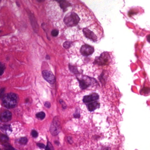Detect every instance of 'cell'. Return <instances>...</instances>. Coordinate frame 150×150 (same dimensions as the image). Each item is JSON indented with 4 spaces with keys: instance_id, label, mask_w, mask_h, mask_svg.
I'll use <instances>...</instances> for the list:
<instances>
[{
    "instance_id": "26",
    "label": "cell",
    "mask_w": 150,
    "mask_h": 150,
    "mask_svg": "<svg viewBox=\"0 0 150 150\" xmlns=\"http://www.w3.org/2000/svg\"><path fill=\"white\" fill-rule=\"evenodd\" d=\"M68 142L70 143H72V138L71 137H68Z\"/></svg>"
},
{
    "instance_id": "23",
    "label": "cell",
    "mask_w": 150,
    "mask_h": 150,
    "mask_svg": "<svg viewBox=\"0 0 150 150\" xmlns=\"http://www.w3.org/2000/svg\"><path fill=\"white\" fill-rule=\"evenodd\" d=\"M37 145L39 147L42 148H44L45 147V145H44V144H41V143H38V144H37Z\"/></svg>"
},
{
    "instance_id": "19",
    "label": "cell",
    "mask_w": 150,
    "mask_h": 150,
    "mask_svg": "<svg viewBox=\"0 0 150 150\" xmlns=\"http://www.w3.org/2000/svg\"><path fill=\"white\" fill-rule=\"evenodd\" d=\"M45 150H54L52 144L49 142L47 144V146L45 147Z\"/></svg>"
},
{
    "instance_id": "24",
    "label": "cell",
    "mask_w": 150,
    "mask_h": 150,
    "mask_svg": "<svg viewBox=\"0 0 150 150\" xmlns=\"http://www.w3.org/2000/svg\"><path fill=\"white\" fill-rule=\"evenodd\" d=\"M44 106L47 107V108H49L51 106V104L49 102H46L44 104Z\"/></svg>"
},
{
    "instance_id": "3",
    "label": "cell",
    "mask_w": 150,
    "mask_h": 150,
    "mask_svg": "<svg viewBox=\"0 0 150 150\" xmlns=\"http://www.w3.org/2000/svg\"><path fill=\"white\" fill-rule=\"evenodd\" d=\"M110 60L109 53L104 52L102 53L99 57H97L94 61V64L100 66H104L108 64Z\"/></svg>"
},
{
    "instance_id": "1",
    "label": "cell",
    "mask_w": 150,
    "mask_h": 150,
    "mask_svg": "<svg viewBox=\"0 0 150 150\" xmlns=\"http://www.w3.org/2000/svg\"><path fill=\"white\" fill-rule=\"evenodd\" d=\"M19 98L17 94L14 93H9L4 96L2 98V103L4 106L8 108H13L18 103Z\"/></svg>"
},
{
    "instance_id": "11",
    "label": "cell",
    "mask_w": 150,
    "mask_h": 150,
    "mask_svg": "<svg viewBox=\"0 0 150 150\" xmlns=\"http://www.w3.org/2000/svg\"><path fill=\"white\" fill-rule=\"evenodd\" d=\"M78 81L79 83V85L80 87L82 89H84L86 88H87L88 87L89 85H90V83H89V82L87 81L86 80H79L78 79Z\"/></svg>"
},
{
    "instance_id": "13",
    "label": "cell",
    "mask_w": 150,
    "mask_h": 150,
    "mask_svg": "<svg viewBox=\"0 0 150 150\" xmlns=\"http://www.w3.org/2000/svg\"><path fill=\"white\" fill-rule=\"evenodd\" d=\"M0 128L3 131H11V127L9 125H2L0 126Z\"/></svg>"
},
{
    "instance_id": "28",
    "label": "cell",
    "mask_w": 150,
    "mask_h": 150,
    "mask_svg": "<svg viewBox=\"0 0 150 150\" xmlns=\"http://www.w3.org/2000/svg\"></svg>"
},
{
    "instance_id": "20",
    "label": "cell",
    "mask_w": 150,
    "mask_h": 150,
    "mask_svg": "<svg viewBox=\"0 0 150 150\" xmlns=\"http://www.w3.org/2000/svg\"><path fill=\"white\" fill-rule=\"evenodd\" d=\"M51 35L53 36V37H56L58 36V35H59V31L58 30L55 29L53 30L51 32Z\"/></svg>"
},
{
    "instance_id": "12",
    "label": "cell",
    "mask_w": 150,
    "mask_h": 150,
    "mask_svg": "<svg viewBox=\"0 0 150 150\" xmlns=\"http://www.w3.org/2000/svg\"><path fill=\"white\" fill-rule=\"evenodd\" d=\"M0 141L3 143H6L9 141V137L4 134H0Z\"/></svg>"
},
{
    "instance_id": "18",
    "label": "cell",
    "mask_w": 150,
    "mask_h": 150,
    "mask_svg": "<svg viewBox=\"0 0 150 150\" xmlns=\"http://www.w3.org/2000/svg\"><path fill=\"white\" fill-rule=\"evenodd\" d=\"M4 149L5 150H15L11 145L9 144H6L4 145Z\"/></svg>"
},
{
    "instance_id": "25",
    "label": "cell",
    "mask_w": 150,
    "mask_h": 150,
    "mask_svg": "<svg viewBox=\"0 0 150 150\" xmlns=\"http://www.w3.org/2000/svg\"><path fill=\"white\" fill-rule=\"evenodd\" d=\"M74 117L76 118H79L80 117V115L79 114H75L74 115Z\"/></svg>"
},
{
    "instance_id": "5",
    "label": "cell",
    "mask_w": 150,
    "mask_h": 150,
    "mask_svg": "<svg viewBox=\"0 0 150 150\" xmlns=\"http://www.w3.org/2000/svg\"><path fill=\"white\" fill-rule=\"evenodd\" d=\"M94 52L93 47L86 44L82 45L80 49V53L83 56H90Z\"/></svg>"
},
{
    "instance_id": "17",
    "label": "cell",
    "mask_w": 150,
    "mask_h": 150,
    "mask_svg": "<svg viewBox=\"0 0 150 150\" xmlns=\"http://www.w3.org/2000/svg\"><path fill=\"white\" fill-rule=\"evenodd\" d=\"M71 42L66 41L63 44V46L65 49H69V48L70 47L71 45Z\"/></svg>"
},
{
    "instance_id": "27",
    "label": "cell",
    "mask_w": 150,
    "mask_h": 150,
    "mask_svg": "<svg viewBox=\"0 0 150 150\" xmlns=\"http://www.w3.org/2000/svg\"></svg>"
},
{
    "instance_id": "21",
    "label": "cell",
    "mask_w": 150,
    "mask_h": 150,
    "mask_svg": "<svg viewBox=\"0 0 150 150\" xmlns=\"http://www.w3.org/2000/svg\"><path fill=\"white\" fill-rule=\"evenodd\" d=\"M31 135L33 137L35 138L37 137L38 136V132L35 130H33L32 131Z\"/></svg>"
},
{
    "instance_id": "6",
    "label": "cell",
    "mask_w": 150,
    "mask_h": 150,
    "mask_svg": "<svg viewBox=\"0 0 150 150\" xmlns=\"http://www.w3.org/2000/svg\"><path fill=\"white\" fill-rule=\"evenodd\" d=\"M83 32L85 37L92 41L96 42L97 40V37L94 32L91 31L88 28H85L83 29Z\"/></svg>"
},
{
    "instance_id": "7",
    "label": "cell",
    "mask_w": 150,
    "mask_h": 150,
    "mask_svg": "<svg viewBox=\"0 0 150 150\" xmlns=\"http://www.w3.org/2000/svg\"><path fill=\"white\" fill-rule=\"evenodd\" d=\"M42 76L44 79L50 84H53L55 81V77L52 72L48 71H44L42 72Z\"/></svg>"
},
{
    "instance_id": "22",
    "label": "cell",
    "mask_w": 150,
    "mask_h": 150,
    "mask_svg": "<svg viewBox=\"0 0 150 150\" xmlns=\"http://www.w3.org/2000/svg\"><path fill=\"white\" fill-rule=\"evenodd\" d=\"M4 91V88H0V98L3 96Z\"/></svg>"
},
{
    "instance_id": "14",
    "label": "cell",
    "mask_w": 150,
    "mask_h": 150,
    "mask_svg": "<svg viewBox=\"0 0 150 150\" xmlns=\"http://www.w3.org/2000/svg\"><path fill=\"white\" fill-rule=\"evenodd\" d=\"M36 117L41 119H43L45 117V114L44 112H40L36 115Z\"/></svg>"
},
{
    "instance_id": "15",
    "label": "cell",
    "mask_w": 150,
    "mask_h": 150,
    "mask_svg": "<svg viewBox=\"0 0 150 150\" xmlns=\"http://www.w3.org/2000/svg\"><path fill=\"white\" fill-rule=\"evenodd\" d=\"M5 65L2 63H0V75H2L4 72Z\"/></svg>"
},
{
    "instance_id": "2",
    "label": "cell",
    "mask_w": 150,
    "mask_h": 150,
    "mask_svg": "<svg viewBox=\"0 0 150 150\" xmlns=\"http://www.w3.org/2000/svg\"><path fill=\"white\" fill-rule=\"evenodd\" d=\"M80 19L78 14L75 12H71L67 14L63 19V22L67 26L72 27L78 25Z\"/></svg>"
},
{
    "instance_id": "10",
    "label": "cell",
    "mask_w": 150,
    "mask_h": 150,
    "mask_svg": "<svg viewBox=\"0 0 150 150\" xmlns=\"http://www.w3.org/2000/svg\"><path fill=\"white\" fill-rule=\"evenodd\" d=\"M100 106V104L97 102H92L87 105L89 111H93L98 108Z\"/></svg>"
},
{
    "instance_id": "4",
    "label": "cell",
    "mask_w": 150,
    "mask_h": 150,
    "mask_svg": "<svg viewBox=\"0 0 150 150\" xmlns=\"http://www.w3.org/2000/svg\"><path fill=\"white\" fill-rule=\"evenodd\" d=\"M60 128V124L59 118L56 117L54 118L50 127V132L53 136H56L59 133Z\"/></svg>"
},
{
    "instance_id": "16",
    "label": "cell",
    "mask_w": 150,
    "mask_h": 150,
    "mask_svg": "<svg viewBox=\"0 0 150 150\" xmlns=\"http://www.w3.org/2000/svg\"><path fill=\"white\" fill-rule=\"evenodd\" d=\"M27 141V139L26 137L21 138L19 140V142L22 144H26Z\"/></svg>"
},
{
    "instance_id": "9",
    "label": "cell",
    "mask_w": 150,
    "mask_h": 150,
    "mask_svg": "<svg viewBox=\"0 0 150 150\" xmlns=\"http://www.w3.org/2000/svg\"><path fill=\"white\" fill-rule=\"evenodd\" d=\"M12 115L9 111L5 110L3 111L0 115V119L4 122H7L9 121L12 119Z\"/></svg>"
},
{
    "instance_id": "8",
    "label": "cell",
    "mask_w": 150,
    "mask_h": 150,
    "mask_svg": "<svg viewBox=\"0 0 150 150\" xmlns=\"http://www.w3.org/2000/svg\"><path fill=\"white\" fill-rule=\"evenodd\" d=\"M99 95L97 93H93L91 95L84 96L83 99V101L84 103H88L97 100L99 99Z\"/></svg>"
}]
</instances>
